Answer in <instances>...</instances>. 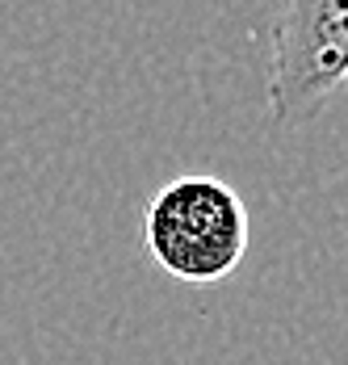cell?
<instances>
[{
    "label": "cell",
    "instance_id": "6da1fadb",
    "mask_svg": "<svg viewBox=\"0 0 348 365\" xmlns=\"http://www.w3.org/2000/svg\"><path fill=\"white\" fill-rule=\"evenodd\" d=\"M139 231L147 256L173 282L214 286L247 252V206L227 181L193 173L151 193Z\"/></svg>",
    "mask_w": 348,
    "mask_h": 365
},
{
    "label": "cell",
    "instance_id": "7a4b0ae2",
    "mask_svg": "<svg viewBox=\"0 0 348 365\" xmlns=\"http://www.w3.org/2000/svg\"><path fill=\"white\" fill-rule=\"evenodd\" d=\"M348 84V0H281L269 30L265 113L298 130Z\"/></svg>",
    "mask_w": 348,
    "mask_h": 365
}]
</instances>
